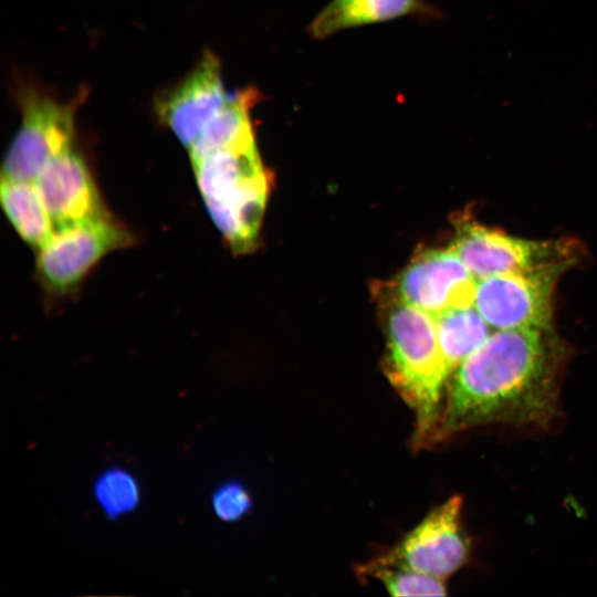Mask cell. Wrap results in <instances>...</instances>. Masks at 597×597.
I'll use <instances>...</instances> for the list:
<instances>
[{
	"mask_svg": "<svg viewBox=\"0 0 597 597\" xmlns=\"http://www.w3.org/2000/svg\"><path fill=\"white\" fill-rule=\"evenodd\" d=\"M545 332L492 333L451 375L431 444L486 425L547 426L557 415L559 360Z\"/></svg>",
	"mask_w": 597,
	"mask_h": 597,
	"instance_id": "6da1fadb",
	"label": "cell"
},
{
	"mask_svg": "<svg viewBox=\"0 0 597 597\" xmlns=\"http://www.w3.org/2000/svg\"><path fill=\"white\" fill-rule=\"evenodd\" d=\"M387 353L383 369L415 413V451L431 444L441 413L442 388L449 379L437 334L436 316L395 294L386 310Z\"/></svg>",
	"mask_w": 597,
	"mask_h": 597,
	"instance_id": "7a4b0ae2",
	"label": "cell"
},
{
	"mask_svg": "<svg viewBox=\"0 0 597 597\" xmlns=\"http://www.w3.org/2000/svg\"><path fill=\"white\" fill-rule=\"evenodd\" d=\"M192 167L209 216L231 250H252L269 192L255 143L211 153Z\"/></svg>",
	"mask_w": 597,
	"mask_h": 597,
	"instance_id": "3957f363",
	"label": "cell"
},
{
	"mask_svg": "<svg viewBox=\"0 0 597 597\" xmlns=\"http://www.w3.org/2000/svg\"><path fill=\"white\" fill-rule=\"evenodd\" d=\"M80 102H60L33 90L22 92L21 124L4 156L1 178L34 181L51 160L72 149Z\"/></svg>",
	"mask_w": 597,
	"mask_h": 597,
	"instance_id": "277c9868",
	"label": "cell"
},
{
	"mask_svg": "<svg viewBox=\"0 0 597 597\" xmlns=\"http://www.w3.org/2000/svg\"><path fill=\"white\" fill-rule=\"evenodd\" d=\"M133 241V233L113 217L54 231L36 251V276L46 291L70 293L106 254Z\"/></svg>",
	"mask_w": 597,
	"mask_h": 597,
	"instance_id": "5b68a950",
	"label": "cell"
},
{
	"mask_svg": "<svg viewBox=\"0 0 597 597\" xmlns=\"http://www.w3.org/2000/svg\"><path fill=\"white\" fill-rule=\"evenodd\" d=\"M566 263L567 260L558 261L528 271L480 279L473 305L495 331H547L554 284Z\"/></svg>",
	"mask_w": 597,
	"mask_h": 597,
	"instance_id": "8992f818",
	"label": "cell"
},
{
	"mask_svg": "<svg viewBox=\"0 0 597 597\" xmlns=\"http://www.w3.org/2000/svg\"><path fill=\"white\" fill-rule=\"evenodd\" d=\"M462 505L461 495L451 496L371 562L444 580L467 563L470 553V543L461 524Z\"/></svg>",
	"mask_w": 597,
	"mask_h": 597,
	"instance_id": "52a82bcc",
	"label": "cell"
},
{
	"mask_svg": "<svg viewBox=\"0 0 597 597\" xmlns=\"http://www.w3.org/2000/svg\"><path fill=\"white\" fill-rule=\"evenodd\" d=\"M229 95L220 61L207 50L182 80L157 95L154 111L158 121L189 150Z\"/></svg>",
	"mask_w": 597,
	"mask_h": 597,
	"instance_id": "ba28073f",
	"label": "cell"
},
{
	"mask_svg": "<svg viewBox=\"0 0 597 597\" xmlns=\"http://www.w3.org/2000/svg\"><path fill=\"white\" fill-rule=\"evenodd\" d=\"M451 247L476 280L566 261L556 243L517 238L469 220L457 224Z\"/></svg>",
	"mask_w": 597,
	"mask_h": 597,
	"instance_id": "9c48e42d",
	"label": "cell"
},
{
	"mask_svg": "<svg viewBox=\"0 0 597 597\" xmlns=\"http://www.w3.org/2000/svg\"><path fill=\"white\" fill-rule=\"evenodd\" d=\"M478 280L452 247L419 254L399 275L395 295L429 314L474 303Z\"/></svg>",
	"mask_w": 597,
	"mask_h": 597,
	"instance_id": "30bf717a",
	"label": "cell"
},
{
	"mask_svg": "<svg viewBox=\"0 0 597 597\" xmlns=\"http://www.w3.org/2000/svg\"><path fill=\"white\" fill-rule=\"evenodd\" d=\"M34 182L54 231L112 217L87 164L73 149L51 160Z\"/></svg>",
	"mask_w": 597,
	"mask_h": 597,
	"instance_id": "8fae6325",
	"label": "cell"
},
{
	"mask_svg": "<svg viewBox=\"0 0 597 597\" xmlns=\"http://www.w3.org/2000/svg\"><path fill=\"white\" fill-rule=\"evenodd\" d=\"M405 15L436 19L441 13L425 0H355L337 10L322 9L310 23L308 32L313 38L325 39L342 30Z\"/></svg>",
	"mask_w": 597,
	"mask_h": 597,
	"instance_id": "7c38bea8",
	"label": "cell"
},
{
	"mask_svg": "<svg viewBox=\"0 0 597 597\" xmlns=\"http://www.w3.org/2000/svg\"><path fill=\"white\" fill-rule=\"evenodd\" d=\"M258 100L254 87L230 94L188 150L191 164L221 149L255 143L250 111Z\"/></svg>",
	"mask_w": 597,
	"mask_h": 597,
	"instance_id": "4fadbf2b",
	"label": "cell"
},
{
	"mask_svg": "<svg viewBox=\"0 0 597 597\" xmlns=\"http://www.w3.org/2000/svg\"><path fill=\"white\" fill-rule=\"evenodd\" d=\"M0 200L17 233L39 251L54 230L35 182L1 178Z\"/></svg>",
	"mask_w": 597,
	"mask_h": 597,
	"instance_id": "5bb4252c",
	"label": "cell"
},
{
	"mask_svg": "<svg viewBox=\"0 0 597 597\" xmlns=\"http://www.w3.org/2000/svg\"><path fill=\"white\" fill-rule=\"evenodd\" d=\"M438 343L449 375L491 336L492 327L474 305L447 310L436 316Z\"/></svg>",
	"mask_w": 597,
	"mask_h": 597,
	"instance_id": "9a60e30c",
	"label": "cell"
},
{
	"mask_svg": "<svg viewBox=\"0 0 597 597\" xmlns=\"http://www.w3.org/2000/svg\"><path fill=\"white\" fill-rule=\"evenodd\" d=\"M365 577L379 580L386 590L398 597L444 596L447 587L443 579L408 568L385 566L369 561L357 568Z\"/></svg>",
	"mask_w": 597,
	"mask_h": 597,
	"instance_id": "2e32d148",
	"label": "cell"
},
{
	"mask_svg": "<svg viewBox=\"0 0 597 597\" xmlns=\"http://www.w3.org/2000/svg\"><path fill=\"white\" fill-rule=\"evenodd\" d=\"M94 495L106 517L115 520L137 507L140 500V489L130 472L114 467L97 476L94 484Z\"/></svg>",
	"mask_w": 597,
	"mask_h": 597,
	"instance_id": "e0dca14e",
	"label": "cell"
},
{
	"mask_svg": "<svg viewBox=\"0 0 597 597\" xmlns=\"http://www.w3.org/2000/svg\"><path fill=\"white\" fill-rule=\"evenodd\" d=\"M211 503L214 514L228 523L241 520L252 509L250 492L234 480L220 484L212 493Z\"/></svg>",
	"mask_w": 597,
	"mask_h": 597,
	"instance_id": "ac0fdd59",
	"label": "cell"
},
{
	"mask_svg": "<svg viewBox=\"0 0 597 597\" xmlns=\"http://www.w3.org/2000/svg\"><path fill=\"white\" fill-rule=\"evenodd\" d=\"M353 1H355V0H332L323 9L328 10V11L337 10V9H341V8L345 7V6H347L348 3L353 2Z\"/></svg>",
	"mask_w": 597,
	"mask_h": 597,
	"instance_id": "d6986e66",
	"label": "cell"
}]
</instances>
